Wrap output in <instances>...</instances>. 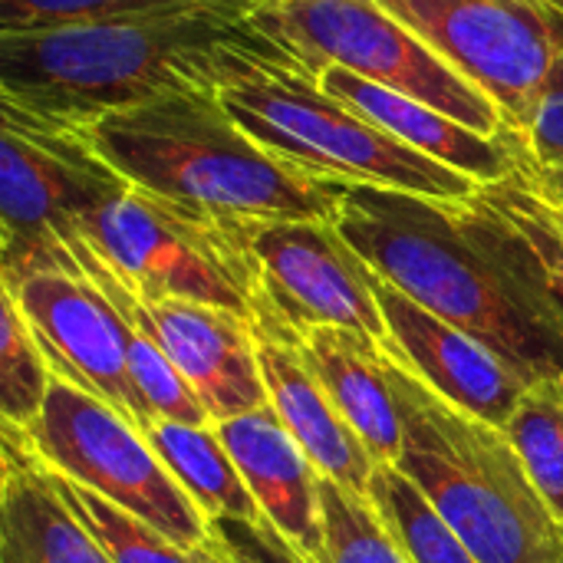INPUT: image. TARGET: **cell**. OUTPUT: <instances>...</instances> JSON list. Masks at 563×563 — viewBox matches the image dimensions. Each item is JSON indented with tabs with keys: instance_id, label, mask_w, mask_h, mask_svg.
Wrapping results in <instances>:
<instances>
[{
	"instance_id": "6da1fadb",
	"label": "cell",
	"mask_w": 563,
	"mask_h": 563,
	"mask_svg": "<svg viewBox=\"0 0 563 563\" xmlns=\"http://www.w3.org/2000/svg\"><path fill=\"white\" fill-rule=\"evenodd\" d=\"M264 43L251 20L205 3L0 33V99L82 132L178 89H214L228 49Z\"/></svg>"
},
{
	"instance_id": "7a4b0ae2",
	"label": "cell",
	"mask_w": 563,
	"mask_h": 563,
	"mask_svg": "<svg viewBox=\"0 0 563 563\" xmlns=\"http://www.w3.org/2000/svg\"><path fill=\"white\" fill-rule=\"evenodd\" d=\"M132 188L234 221H333L350 185L323 181L254 142L214 89H178L82 129Z\"/></svg>"
},
{
	"instance_id": "3957f363",
	"label": "cell",
	"mask_w": 563,
	"mask_h": 563,
	"mask_svg": "<svg viewBox=\"0 0 563 563\" xmlns=\"http://www.w3.org/2000/svg\"><path fill=\"white\" fill-rule=\"evenodd\" d=\"M336 228L379 277L492 346L528 379L563 376V330L459 224L452 201L353 185Z\"/></svg>"
},
{
	"instance_id": "277c9868",
	"label": "cell",
	"mask_w": 563,
	"mask_h": 563,
	"mask_svg": "<svg viewBox=\"0 0 563 563\" xmlns=\"http://www.w3.org/2000/svg\"><path fill=\"white\" fill-rule=\"evenodd\" d=\"M214 92L234 122L294 168L340 185H369L432 201H462L475 181L416 152L336 96L274 43L224 53Z\"/></svg>"
},
{
	"instance_id": "5b68a950",
	"label": "cell",
	"mask_w": 563,
	"mask_h": 563,
	"mask_svg": "<svg viewBox=\"0 0 563 563\" xmlns=\"http://www.w3.org/2000/svg\"><path fill=\"white\" fill-rule=\"evenodd\" d=\"M402 412L396 468L478 563H563V528L505 429L452 406L389 360Z\"/></svg>"
},
{
	"instance_id": "8992f818",
	"label": "cell",
	"mask_w": 563,
	"mask_h": 563,
	"mask_svg": "<svg viewBox=\"0 0 563 563\" xmlns=\"http://www.w3.org/2000/svg\"><path fill=\"white\" fill-rule=\"evenodd\" d=\"M76 241H86L145 300H188L257 317V264L234 218H214L125 185L79 224Z\"/></svg>"
},
{
	"instance_id": "52a82bcc",
	"label": "cell",
	"mask_w": 563,
	"mask_h": 563,
	"mask_svg": "<svg viewBox=\"0 0 563 563\" xmlns=\"http://www.w3.org/2000/svg\"><path fill=\"white\" fill-rule=\"evenodd\" d=\"M251 23L317 79L330 66H343L376 86L435 106L488 139L511 132L505 112L379 0H274Z\"/></svg>"
},
{
	"instance_id": "ba28073f",
	"label": "cell",
	"mask_w": 563,
	"mask_h": 563,
	"mask_svg": "<svg viewBox=\"0 0 563 563\" xmlns=\"http://www.w3.org/2000/svg\"><path fill=\"white\" fill-rule=\"evenodd\" d=\"M0 284L36 271L79 274V224L129 181L82 132L0 99Z\"/></svg>"
},
{
	"instance_id": "9c48e42d",
	"label": "cell",
	"mask_w": 563,
	"mask_h": 563,
	"mask_svg": "<svg viewBox=\"0 0 563 563\" xmlns=\"http://www.w3.org/2000/svg\"><path fill=\"white\" fill-rule=\"evenodd\" d=\"M33 455L109 505L152 525L188 551H211V521L172 478L142 429L119 409L53 376L40 422L26 432Z\"/></svg>"
},
{
	"instance_id": "30bf717a",
	"label": "cell",
	"mask_w": 563,
	"mask_h": 563,
	"mask_svg": "<svg viewBox=\"0 0 563 563\" xmlns=\"http://www.w3.org/2000/svg\"><path fill=\"white\" fill-rule=\"evenodd\" d=\"M439 59L478 86L521 135L563 56L554 0H379Z\"/></svg>"
},
{
	"instance_id": "8fae6325",
	"label": "cell",
	"mask_w": 563,
	"mask_h": 563,
	"mask_svg": "<svg viewBox=\"0 0 563 563\" xmlns=\"http://www.w3.org/2000/svg\"><path fill=\"white\" fill-rule=\"evenodd\" d=\"M257 264L261 300L290 327H340L386 350L389 333L373 290V267L333 221H241Z\"/></svg>"
},
{
	"instance_id": "7c38bea8",
	"label": "cell",
	"mask_w": 563,
	"mask_h": 563,
	"mask_svg": "<svg viewBox=\"0 0 563 563\" xmlns=\"http://www.w3.org/2000/svg\"><path fill=\"white\" fill-rule=\"evenodd\" d=\"M69 254L76 271L89 277L122 310V317L178 366V373L205 402L211 422L247 416L267 406L254 320L188 300H145L132 294L86 247V241H76Z\"/></svg>"
},
{
	"instance_id": "4fadbf2b",
	"label": "cell",
	"mask_w": 563,
	"mask_h": 563,
	"mask_svg": "<svg viewBox=\"0 0 563 563\" xmlns=\"http://www.w3.org/2000/svg\"><path fill=\"white\" fill-rule=\"evenodd\" d=\"M0 287L16 300L56 379L119 409L139 429L152 419L129 376L132 323L89 277L36 271Z\"/></svg>"
},
{
	"instance_id": "5bb4252c",
	"label": "cell",
	"mask_w": 563,
	"mask_h": 563,
	"mask_svg": "<svg viewBox=\"0 0 563 563\" xmlns=\"http://www.w3.org/2000/svg\"><path fill=\"white\" fill-rule=\"evenodd\" d=\"M373 290L386 320V360L412 373L452 406L505 429L518 399L534 383L472 333L435 317L373 271Z\"/></svg>"
},
{
	"instance_id": "9a60e30c",
	"label": "cell",
	"mask_w": 563,
	"mask_h": 563,
	"mask_svg": "<svg viewBox=\"0 0 563 563\" xmlns=\"http://www.w3.org/2000/svg\"><path fill=\"white\" fill-rule=\"evenodd\" d=\"M254 343L267 386V402L297 439V445L307 452L313 468L350 495L369 498L379 462L369 455V449L327 396L323 383L300 350L294 327L280 320L264 300L254 317Z\"/></svg>"
},
{
	"instance_id": "2e32d148",
	"label": "cell",
	"mask_w": 563,
	"mask_h": 563,
	"mask_svg": "<svg viewBox=\"0 0 563 563\" xmlns=\"http://www.w3.org/2000/svg\"><path fill=\"white\" fill-rule=\"evenodd\" d=\"M218 439L234 459L261 518L310 563H330L327 518H323V475L307 452L277 419L271 402L257 412L214 422Z\"/></svg>"
},
{
	"instance_id": "e0dca14e",
	"label": "cell",
	"mask_w": 563,
	"mask_h": 563,
	"mask_svg": "<svg viewBox=\"0 0 563 563\" xmlns=\"http://www.w3.org/2000/svg\"><path fill=\"white\" fill-rule=\"evenodd\" d=\"M459 224L508 271L531 303L563 330V208L521 175L478 185L452 201Z\"/></svg>"
},
{
	"instance_id": "ac0fdd59",
	"label": "cell",
	"mask_w": 563,
	"mask_h": 563,
	"mask_svg": "<svg viewBox=\"0 0 563 563\" xmlns=\"http://www.w3.org/2000/svg\"><path fill=\"white\" fill-rule=\"evenodd\" d=\"M320 86L366 115L369 122L383 125L399 142L412 145L416 152L462 172L475 185H495L521 172L525 165V142L511 129L498 139H488L465 122L439 112L435 106L416 102L409 96H399L386 86H376L343 66H330L320 76Z\"/></svg>"
},
{
	"instance_id": "d6986e66",
	"label": "cell",
	"mask_w": 563,
	"mask_h": 563,
	"mask_svg": "<svg viewBox=\"0 0 563 563\" xmlns=\"http://www.w3.org/2000/svg\"><path fill=\"white\" fill-rule=\"evenodd\" d=\"M0 563H112L69 511L23 432L3 426Z\"/></svg>"
},
{
	"instance_id": "ffe728a7",
	"label": "cell",
	"mask_w": 563,
	"mask_h": 563,
	"mask_svg": "<svg viewBox=\"0 0 563 563\" xmlns=\"http://www.w3.org/2000/svg\"><path fill=\"white\" fill-rule=\"evenodd\" d=\"M294 333L310 369L369 455L379 465H396L402 452V412L383 350L340 327H294Z\"/></svg>"
},
{
	"instance_id": "44dd1931",
	"label": "cell",
	"mask_w": 563,
	"mask_h": 563,
	"mask_svg": "<svg viewBox=\"0 0 563 563\" xmlns=\"http://www.w3.org/2000/svg\"><path fill=\"white\" fill-rule=\"evenodd\" d=\"M142 435L208 521L218 518L264 521L254 495L247 492L214 426H181V422L148 419L142 426Z\"/></svg>"
},
{
	"instance_id": "7402d4cb",
	"label": "cell",
	"mask_w": 563,
	"mask_h": 563,
	"mask_svg": "<svg viewBox=\"0 0 563 563\" xmlns=\"http://www.w3.org/2000/svg\"><path fill=\"white\" fill-rule=\"evenodd\" d=\"M505 435L563 528V376H541L525 389Z\"/></svg>"
},
{
	"instance_id": "603a6c76",
	"label": "cell",
	"mask_w": 563,
	"mask_h": 563,
	"mask_svg": "<svg viewBox=\"0 0 563 563\" xmlns=\"http://www.w3.org/2000/svg\"><path fill=\"white\" fill-rule=\"evenodd\" d=\"M49 478H53L56 492L63 495V501L69 505V511L89 528V534L102 544V551L112 558V563H224L218 544L211 551H188V548L175 544L172 538H165L162 531H155L152 525L109 505L96 492H89L63 475H53V472H49Z\"/></svg>"
},
{
	"instance_id": "cb8c5ba5",
	"label": "cell",
	"mask_w": 563,
	"mask_h": 563,
	"mask_svg": "<svg viewBox=\"0 0 563 563\" xmlns=\"http://www.w3.org/2000/svg\"><path fill=\"white\" fill-rule=\"evenodd\" d=\"M369 501L412 563H478L462 538L429 505V498L396 465H376Z\"/></svg>"
},
{
	"instance_id": "d4e9b609",
	"label": "cell",
	"mask_w": 563,
	"mask_h": 563,
	"mask_svg": "<svg viewBox=\"0 0 563 563\" xmlns=\"http://www.w3.org/2000/svg\"><path fill=\"white\" fill-rule=\"evenodd\" d=\"M53 369L23 320L16 300L0 287V416L7 429L30 432L46 406Z\"/></svg>"
},
{
	"instance_id": "484cf974",
	"label": "cell",
	"mask_w": 563,
	"mask_h": 563,
	"mask_svg": "<svg viewBox=\"0 0 563 563\" xmlns=\"http://www.w3.org/2000/svg\"><path fill=\"white\" fill-rule=\"evenodd\" d=\"M330 563H412L369 498H356L336 482H320Z\"/></svg>"
},
{
	"instance_id": "4316f807",
	"label": "cell",
	"mask_w": 563,
	"mask_h": 563,
	"mask_svg": "<svg viewBox=\"0 0 563 563\" xmlns=\"http://www.w3.org/2000/svg\"><path fill=\"white\" fill-rule=\"evenodd\" d=\"M129 376L152 419L181 426H214L205 402L178 373V366L135 327L129 336Z\"/></svg>"
},
{
	"instance_id": "83f0119b",
	"label": "cell",
	"mask_w": 563,
	"mask_h": 563,
	"mask_svg": "<svg viewBox=\"0 0 563 563\" xmlns=\"http://www.w3.org/2000/svg\"><path fill=\"white\" fill-rule=\"evenodd\" d=\"M525 165L521 178L544 195L548 201L563 208V56L554 63L551 79L541 92V102L521 132Z\"/></svg>"
},
{
	"instance_id": "f1b7e54d",
	"label": "cell",
	"mask_w": 563,
	"mask_h": 563,
	"mask_svg": "<svg viewBox=\"0 0 563 563\" xmlns=\"http://www.w3.org/2000/svg\"><path fill=\"white\" fill-rule=\"evenodd\" d=\"M191 0H0V33L3 30H43L102 16L148 13L165 7H181Z\"/></svg>"
},
{
	"instance_id": "f546056e",
	"label": "cell",
	"mask_w": 563,
	"mask_h": 563,
	"mask_svg": "<svg viewBox=\"0 0 563 563\" xmlns=\"http://www.w3.org/2000/svg\"><path fill=\"white\" fill-rule=\"evenodd\" d=\"M214 544L224 563H310L300 558L267 521H211Z\"/></svg>"
},
{
	"instance_id": "4dcf8cb0",
	"label": "cell",
	"mask_w": 563,
	"mask_h": 563,
	"mask_svg": "<svg viewBox=\"0 0 563 563\" xmlns=\"http://www.w3.org/2000/svg\"><path fill=\"white\" fill-rule=\"evenodd\" d=\"M195 3H205V7H211V10H221V13L238 16V20H251L257 10H264V7L274 3V0H195Z\"/></svg>"
},
{
	"instance_id": "1f68e13d",
	"label": "cell",
	"mask_w": 563,
	"mask_h": 563,
	"mask_svg": "<svg viewBox=\"0 0 563 563\" xmlns=\"http://www.w3.org/2000/svg\"><path fill=\"white\" fill-rule=\"evenodd\" d=\"M554 3H558V7H561V10H563V0H554Z\"/></svg>"
}]
</instances>
